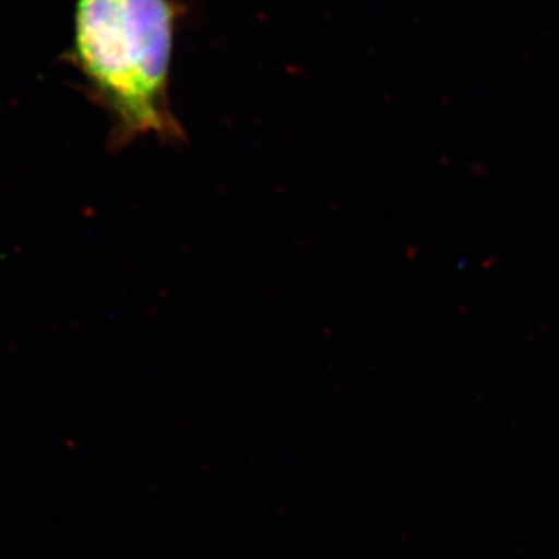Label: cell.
Instances as JSON below:
<instances>
[{
  "label": "cell",
  "instance_id": "6da1fadb",
  "mask_svg": "<svg viewBox=\"0 0 559 559\" xmlns=\"http://www.w3.org/2000/svg\"><path fill=\"white\" fill-rule=\"evenodd\" d=\"M179 14L173 0H76V61L120 142L183 139L168 98Z\"/></svg>",
  "mask_w": 559,
  "mask_h": 559
}]
</instances>
